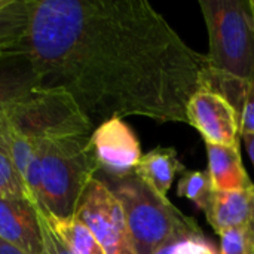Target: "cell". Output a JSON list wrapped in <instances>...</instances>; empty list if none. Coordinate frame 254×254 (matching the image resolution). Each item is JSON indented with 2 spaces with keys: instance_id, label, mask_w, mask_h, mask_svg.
<instances>
[{
  "instance_id": "obj_1",
  "label": "cell",
  "mask_w": 254,
  "mask_h": 254,
  "mask_svg": "<svg viewBox=\"0 0 254 254\" xmlns=\"http://www.w3.org/2000/svg\"><path fill=\"white\" fill-rule=\"evenodd\" d=\"M24 48L42 86L64 88L94 129L144 116L188 122V104L213 88L198 54L144 0H28Z\"/></svg>"
},
{
  "instance_id": "obj_2",
  "label": "cell",
  "mask_w": 254,
  "mask_h": 254,
  "mask_svg": "<svg viewBox=\"0 0 254 254\" xmlns=\"http://www.w3.org/2000/svg\"><path fill=\"white\" fill-rule=\"evenodd\" d=\"M208 31L207 63L213 89L223 95L254 83L252 0H199Z\"/></svg>"
},
{
  "instance_id": "obj_3",
  "label": "cell",
  "mask_w": 254,
  "mask_h": 254,
  "mask_svg": "<svg viewBox=\"0 0 254 254\" xmlns=\"http://www.w3.org/2000/svg\"><path fill=\"white\" fill-rule=\"evenodd\" d=\"M119 201L137 254H153L174 238L202 234L193 217L185 216L134 171L122 176L95 174Z\"/></svg>"
},
{
  "instance_id": "obj_4",
  "label": "cell",
  "mask_w": 254,
  "mask_h": 254,
  "mask_svg": "<svg viewBox=\"0 0 254 254\" xmlns=\"http://www.w3.org/2000/svg\"><path fill=\"white\" fill-rule=\"evenodd\" d=\"M42 162L40 211L68 219L100 170L91 135H71L39 141Z\"/></svg>"
},
{
  "instance_id": "obj_5",
  "label": "cell",
  "mask_w": 254,
  "mask_h": 254,
  "mask_svg": "<svg viewBox=\"0 0 254 254\" xmlns=\"http://www.w3.org/2000/svg\"><path fill=\"white\" fill-rule=\"evenodd\" d=\"M0 128L34 141L91 135L94 131L70 92L60 86L42 85L19 97L4 110Z\"/></svg>"
},
{
  "instance_id": "obj_6",
  "label": "cell",
  "mask_w": 254,
  "mask_h": 254,
  "mask_svg": "<svg viewBox=\"0 0 254 254\" xmlns=\"http://www.w3.org/2000/svg\"><path fill=\"white\" fill-rule=\"evenodd\" d=\"M74 217L89 228L106 254H137L124 210L100 179L88 185Z\"/></svg>"
},
{
  "instance_id": "obj_7",
  "label": "cell",
  "mask_w": 254,
  "mask_h": 254,
  "mask_svg": "<svg viewBox=\"0 0 254 254\" xmlns=\"http://www.w3.org/2000/svg\"><path fill=\"white\" fill-rule=\"evenodd\" d=\"M188 122L205 143L235 147L240 144V121L232 103L219 91H198L188 104Z\"/></svg>"
},
{
  "instance_id": "obj_8",
  "label": "cell",
  "mask_w": 254,
  "mask_h": 254,
  "mask_svg": "<svg viewBox=\"0 0 254 254\" xmlns=\"http://www.w3.org/2000/svg\"><path fill=\"white\" fill-rule=\"evenodd\" d=\"M91 143L100 170L107 174H128L143 156L135 132L122 118L100 124L91 134Z\"/></svg>"
},
{
  "instance_id": "obj_9",
  "label": "cell",
  "mask_w": 254,
  "mask_h": 254,
  "mask_svg": "<svg viewBox=\"0 0 254 254\" xmlns=\"http://www.w3.org/2000/svg\"><path fill=\"white\" fill-rule=\"evenodd\" d=\"M0 240L24 254H42L43 238L36 207L22 198H0Z\"/></svg>"
},
{
  "instance_id": "obj_10",
  "label": "cell",
  "mask_w": 254,
  "mask_h": 254,
  "mask_svg": "<svg viewBox=\"0 0 254 254\" xmlns=\"http://www.w3.org/2000/svg\"><path fill=\"white\" fill-rule=\"evenodd\" d=\"M217 235L229 229L252 231L254 226V185L249 189L213 193L205 211Z\"/></svg>"
},
{
  "instance_id": "obj_11",
  "label": "cell",
  "mask_w": 254,
  "mask_h": 254,
  "mask_svg": "<svg viewBox=\"0 0 254 254\" xmlns=\"http://www.w3.org/2000/svg\"><path fill=\"white\" fill-rule=\"evenodd\" d=\"M39 85V76L22 40L0 57V118L13 101Z\"/></svg>"
},
{
  "instance_id": "obj_12",
  "label": "cell",
  "mask_w": 254,
  "mask_h": 254,
  "mask_svg": "<svg viewBox=\"0 0 254 254\" xmlns=\"http://www.w3.org/2000/svg\"><path fill=\"white\" fill-rule=\"evenodd\" d=\"M205 150L208 155L207 171L216 192H234L253 186L243 164L241 146L226 147L205 143Z\"/></svg>"
},
{
  "instance_id": "obj_13",
  "label": "cell",
  "mask_w": 254,
  "mask_h": 254,
  "mask_svg": "<svg viewBox=\"0 0 254 254\" xmlns=\"http://www.w3.org/2000/svg\"><path fill=\"white\" fill-rule=\"evenodd\" d=\"M186 167L179 159L174 147H155L144 153L134 173L161 196H167L174 177L185 173Z\"/></svg>"
},
{
  "instance_id": "obj_14",
  "label": "cell",
  "mask_w": 254,
  "mask_h": 254,
  "mask_svg": "<svg viewBox=\"0 0 254 254\" xmlns=\"http://www.w3.org/2000/svg\"><path fill=\"white\" fill-rule=\"evenodd\" d=\"M46 219L55 235L73 254H106L89 228L77 217L57 219L46 214Z\"/></svg>"
},
{
  "instance_id": "obj_15",
  "label": "cell",
  "mask_w": 254,
  "mask_h": 254,
  "mask_svg": "<svg viewBox=\"0 0 254 254\" xmlns=\"http://www.w3.org/2000/svg\"><path fill=\"white\" fill-rule=\"evenodd\" d=\"M214 193L208 171L186 170L177 185V196L192 201L201 211H205Z\"/></svg>"
},
{
  "instance_id": "obj_16",
  "label": "cell",
  "mask_w": 254,
  "mask_h": 254,
  "mask_svg": "<svg viewBox=\"0 0 254 254\" xmlns=\"http://www.w3.org/2000/svg\"><path fill=\"white\" fill-rule=\"evenodd\" d=\"M28 0H13L0 12V40H21L28 27Z\"/></svg>"
},
{
  "instance_id": "obj_17",
  "label": "cell",
  "mask_w": 254,
  "mask_h": 254,
  "mask_svg": "<svg viewBox=\"0 0 254 254\" xmlns=\"http://www.w3.org/2000/svg\"><path fill=\"white\" fill-rule=\"evenodd\" d=\"M0 198L27 199L21 179L12 162L6 140L1 134H0Z\"/></svg>"
},
{
  "instance_id": "obj_18",
  "label": "cell",
  "mask_w": 254,
  "mask_h": 254,
  "mask_svg": "<svg viewBox=\"0 0 254 254\" xmlns=\"http://www.w3.org/2000/svg\"><path fill=\"white\" fill-rule=\"evenodd\" d=\"M226 98L238 113L240 135H254V83L235 89Z\"/></svg>"
},
{
  "instance_id": "obj_19",
  "label": "cell",
  "mask_w": 254,
  "mask_h": 254,
  "mask_svg": "<svg viewBox=\"0 0 254 254\" xmlns=\"http://www.w3.org/2000/svg\"><path fill=\"white\" fill-rule=\"evenodd\" d=\"M219 237L220 254H253V243L247 231L229 229Z\"/></svg>"
},
{
  "instance_id": "obj_20",
  "label": "cell",
  "mask_w": 254,
  "mask_h": 254,
  "mask_svg": "<svg viewBox=\"0 0 254 254\" xmlns=\"http://www.w3.org/2000/svg\"><path fill=\"white\" fill-rule=\"evenodd\" d=\"M171 254H220V252L204 234H196L179 238L173 246Z\"/></svg>"
},
{
  "instance_id": "obj_21",
  "label": "cell",
  "mask_w": 254,
  "mask_h": 254,
  "mask_svg": "<svg viewBox=\"0 0 254 254\" xmlns=\"http://www.w3.org/2000/svg\"><path fill=\"white\" fill-rule=\"evenodd\" d=\"M37 210V208H36ZM39 214V222H40V229H42V238H43V250L42 254H73L64 244L63 241L55 235L52 231L46 214L40 210H37Z\"/></svg>"
},
{
  "instance_id": "obj_22",
  "label": "cell",
  "mask_w": 254,
  "mask_h": 254,
  "mask_svg": "<svg viewBox=\"0 0 254 254\" xmlns=\"http://www.w3.org/2000/svg\"><path fill=\"white\" fill-rule=\"evenodd\" d=\"M22 40H24V39H21V40H0V57H1L3 54L9 52V51H12V49L16 48L18 45H21Z\"/></svg>"
},
{
  "instance_id": "obj_23",
  "label": "cell",
  "mask_w": 254,
  "mask_h": 254,
  "mask_svg": "<svg viewBox=\"0 0 254 254\" xmlns=\"http://www.w3.org/2000/svg\"><path fill=\"white\" fill-rule=\"evenodd\" d=\"M244 144H246V149H247V153L250 156V161L254 167V135H241Z\"/></svg>"
},
{
  "instance_id": "obj_24",
  "label": "cell",
  "mask_w": 254,
  "mask_h": 254,
  "mask_svg": "<svg viewBox=\"0 0 254 254\" xmlns=\"http://www.w3.org/2000/svg\"><path fill=\"white\" fill-rule=\"evenodd\" d=\"M0 254H24L21 250H18V249H15V247H12L10 244H7V243H4V241H1L0 240Z\"/></svg>"
},
{
  "instance_id": "obj_25",
  "label": "cell",
  "mask_w": 254,
  "mask_h": 254,
  "mask_svg": "<svg viewBox=\"0 0 254 254\" xmlns=\"http://www.w3.org/2000/svg\"><path fill=\"white\" fill-rule=\"evenodd\" d=\"M183 238V237H182ZM179 238H174V240H171V241H168L167 244H164L161 249H158L156 252L153 254H171V250H173V246H174V243L177 241Z\"/></svg>"
},
{
  "instance_id": "obj_26",
  "label": "cell",
  "mask_w": 254,
  "mask_h": 254,
  "mask_svg": "<svg viewBox=\"0 0 254 254\" xmlns=\"http://www.w3.org/2000/svg\"><path fill=\"white\" fill-rule=\"evenodd\" d=\"M12 1H13V0H0V12H1L3 9H6L9 4H12Z\"/></svg>"
},
{
  "instance_id": "obj_27",
  "label": "cell",
  "mask_w": 254,
  "mask_h": 254,
  "mask_svg": "<svg viewBox=\"0 0 254 254\" xmlns=\"http://www.w3.org/2000/svg\"><path fill=\"white\" fill-rule=\"evenodd\" d=\"M249 235L252 238V243H253V254H254V226L252 228V231H249Z\"/></svg>"
},
{
  "instance_id": "obj_28",
  "label": "cell",
  "mask_w": 254,
  "mask_h": 254,
  "mask_svg": "<svg viewBox=\"0 0 254 254\" xmlns=\"http://www.w3.org/2000/svg\"><path fill=\"white\" fill-rule=\"evenodd\" d=\"M252 3H253V7H254V0H252Z\"/></svg>"
}]
</instances>
